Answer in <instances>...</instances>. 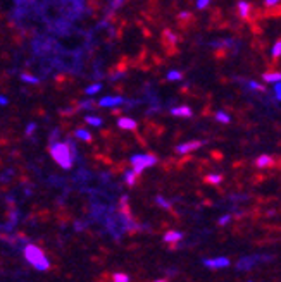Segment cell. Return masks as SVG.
I'll use <instances>...</instances> for the list:
<instances>
[{
    "instance_id": "cell-1",
    "label": "cell",
    "mask_w": 281,
    "mask_h": 282,
    "mask_svg": "<svg viewBox=\"0 0 281 282\" xmlns=\"http://www.w3.org/2000/svg\"><path fill=\"white\" fill-rule=\"evenodd\" d=\"M50 155L62 169H71L72 167V155L74 153H71V145L54 143L50 147Z\"/></svg>"
},
{
    "instance_id": "cell-2",
    "label": "cell",
    "mask_w": 281,
    "mask_h": 282,
    "mask_svg": "<svg viewBox=\"0 0 281 282\" xmlns=\"http://www.w3.org/2000/svg\"><path fill=\"white\" fill-rule=\"evenodd\" d=\"M24 257H26V260L36 268V270L45 272L50 268V263H48L45 253L38 246H35V244H28V246L24 248Z\"/></svg>"
},
{
    "instance_id": "cell-3",
    "label": "cell",
    "mask_w": 281,
    "mask_h": 282,
    "mask_svg": "<svg viewBox=\"0 0 281 282\" xmlns=\"http://www.w3.org/2000/svg\"><path fill=\"white\" fill-rule=\"evenodd\" d=\"M154 163H157V157L148 155V153H140V155L131 157V165H133V171L137 174H142L147 167H152Z\"/></svg>"
},
{
    "instance_id": "cell-4",
    "label": "cell",
    "mask_w": 281,
    "mask_h": 282,
    "mask_svg": "<svg viewBox=\"0 0 281 282\" xmlns=\"http://www.w3.org/2000/svg\"><path fill=\"white\" fill-rule=\"evenodd\" d=\"M200 147H202V141H190V143H183V145H180V147H176V152L188 153V152H193V150H197Z\"/></svg>"
},
{
    "instance_id": "cell-5",
    "label": "cell",
    "mask_w": 281,
    "mask_h": 282,
    "mask_svg": "<svg viewBox=\"0 0 281 282\" xmlns=\"http://www.w3.org/2000/svg\"><path fill=\"white\" fill-rule=\"evenodd\" d=\"M203 265L206 267H211V268H223V267H228L229 265V260L228 258H214V260H203Z\"/></svg>"
},
{
    "instance_id": "cell-6",
    "label": "cell",
    "mask_w": 281,
    "mask_h": 282,
    "mask_svg": "<svg viewBox=\"0 0 281 282\" xmlns=\"http://www.w3.org/2000/svg\"><path fill=\"white\" fill-rule=\"evenodd\" d=\"M123 102H124V98H121V97H106L98 102V105L100 107H117Z\"/></svg>"
},
{
    "instance_id": "cell-7",
    "label": "cell",
    "mask_w": 281,
    "mask_h": 282,
    "mask_svg": "<svg viewBox=\"0 0 281 282\" xmlns=\"http://www.w3.org/2000/svg\"><path fill=\"white\" fill-rule=\"evenodd\" d=\"M261 258H257V257H247V258H242V260L238 262V268L240 270H248V268H252L253 265H256V262H259Z\"/></svg>"
},
{
    "instance_id": "cell-8",
    "label": "cell",
    "mask_w": 281,
    "mask_h": 282,
    "mask_svg": "<svg viewBox=\"0 0 281 282\" xmlns=\"http://www.w3.org/2000/svg\"><path fill=\"white\" fill-rule=\"evenodd\" d=\"M117 126H119L121 129H137V121L130 119V117H121Z\"/></svg>"
},
{
    "instance_id": "cell-9",
    "label": "cell",
    "mask_w": 281,
    "mask_h": 282,
    "mask_svg": "<svg viewBox=\"0 0 281 282\" xmlns=\"http://www.w3.org/2000/svg\"><path fill=\"white\" fill-rule=\"evenodd\" d=\"M171 112H173V116H176V117H192L193 116V112L190 107H176Z\"/></svg>"
},
{
    "instance_id": "cell-10",
    "label": "cell",
    "mask_w": 281,
    "mask_h": 282,
    "mask_svg": "<svg viewBox=\"0 0 281 282\" xmlns=\"http://www.w3.org/2000/svg\"><path fill=\"white\" fill-rule=\"evenodd\" d=\"M238 12H240V16H242L243 19H247L248 14H250V4L245 2V0H242V2L238 4Z\"/></svg>"
},
{
    "instance_id": "cell-11",
    "label": "cell",
    "mask_w": 281,
    "mask_h": 282,
    "mask_svg": "<svg viewBox=\"0 0 281 282\" xmlns=\"http://www.w3.org/2000/svg\"><path fill=\"white\" fill-rule=\"evenodd\" d=\"M257 167H269V165H273V158H271L269 155H262V157H259L257 158Z\"/></svg>"
},
{
    "instance_id": "cell-12",
    "label": "cell",
    "mask_w": 281,
    "mask_h": 282,
    "mask_svg": "<svg viewBox=\"0 0 281 282\" xmlns=\"http://www.w3.org/2000/svg\"><path fill=\"white\" fill-rule=\"evenodd\" d=\"M181 238H183V234H181V233L171 231V233H167V234L164 236V241H166V243H174V241H180Z\"/></svg>"
},
{
    "instance_id": "cell-13",
    "label": "cell",
    "mask_w": 281,
    "mask_h": 282,
    "mask_svg": "<svg viewBox=\"0 0 281 282\" xmlns=\"http://www.w3.org/2000/svg\"><path fill=\"white\" fill-rule=\"evenodd\" d=\"M140 174H137L135 171H130V172H126V176H124V181H126V184L128 186H133L135 183H137V177Z\"/></svg>"
},
{
    "instance_id": "cell-14",
    "label": "cell",
    "mask_w": 281,
    "mask_h": 282,
    "mask_svg": "<svg viewBox=\"0 0 281 282\" xmlns=\"http://www.w3.org/2000/svg\"><path fill=\"white\" fill-rule=\"evenodd\" d=\"M74 136L78 139H81V141H90V139H92V134H90L87 129H76Z\"/></svg>"
},
{
    "instance_id": "cell-15",
    "label": "cell",
    "mask_w": 281,
    "mask_h": 282,
    "mask_svg": "<svg viewBox=\"0 0 281 282\" xmlns=\"http://www.w3.org/2000/svg\"><path fill=\"white\" fill-rule=\"evenodd\" d=\"M281 79V74L279 72H266L264 74V81H267V83H276V81Z\"/></svg>"
},
{
    "instance_id": "cell-16",
    "label": "cell",
    "mask_w": 281,
    "mask_h": 282,
    "mask_svg": "<svg viewBox=\"0 0 281 282\" xmlns=\"http://www.w3.org/2000/svg\"><path fill=\"white\" fill-rule=\"evenodd\" d=\"M221 181H223V176H221V174H209V176H207V183L219 184Z\"/></svg>"
},
{
    "instance_id": "cell-17",
    "label": "cell",
    "mask_w": 281,
    "mask_h": 282,
    "mask_svg": "<svg viewBox=\"0 0 281 282\" xmlns=\"http://www.w3.org/2000/svg\"><path fill=\"white\" fill-rule=\"evenodd\" d=\"M181 78H183V72H181V71L167 72V79H169V81H176V79H181Z\"/></svg>"
},
{
    "instance_id": "cell-18",
    "label": "cell",
    "mask_w": 281,
    "mask_h": 282,
    "mask_svg": "<svg viewBox=\"0 0 281 282\" xmlns=\"http://www.w3.org/2000/svg\"><path fill=\"white\" fill-rule=\"evenodd\" d=\"M216 119L219 122H224V124H228V122L231 121L228 114H224V112H216Z\"/></svg>"
},
{
    "instance_id": "cell-19",
    "label": "cell",
    "mask_w": 281,
    "mask_h": 282,
    "mask_svg": "<svg viewBox=\"0 0 281 282\" xmlns=\"http://www.w3.org/2000/svg\"><path fill=\"white\" fill-rule=\"evenodd\" d=\"M88 122V124H92L95 127H98V126H102V119H98V117H92V116H88L87 119H85Z\"/></svg>"
},
{
    "instance_id": "cell-20",
    "label": "cell",
    "mask_w": 281,
    "mask_h": 282,
    "mask_svg": "<svg viewBox=\"0 0 281 282\" xmlns=\"http://www.w3.org/2000/svg\"><path fill=\"white\" fill-rule=\"evenodd\" d=\"M100 88H102V84H98V83L88 86V88H87V95H95L97 92H100Z\"/></svg>"
},
{
    "instance_id": "cell-21",
    "label": "cell",
    "mask_w": 281,
    "mask_h": 282,
    "mask_svg": "<svg viewBox=\"0 0 281 282\" xmlns=\"http://www.w3.org/2000/svg\"><path fill=\"white\" fill-rule=\"evenodd\" d=\"M279 53H281V42L278 40V42L274 43V47H273V57H274V59H278V57H279Z\"/></svg>"
},
{
    "instance_id": "cell-22",
    "label": "cell",
    "mask_w": 281,
    "mask_h": 282,
    "mask_svg": "<svg viewBox=\"0 0 281 282\" xmlns=\"http://www.w3.org/2000/svg\"><path fill=\"white\" fill-rule=\"evenodd\" d=\"M22 81H26V83H40V79L38 78H35V76H28V74H22Z\"/></svg>"
},
{
    "instance_id": "cell-23",
    "label": "cell",
    "mask_w": 281,
    "mask_h": 282,
    "mask_svg": "<svg viewBox=\"0 0 281 282\" xmlns=\"http://www.w3.org/2000/svg\"><path fill=\"white\" fill-rule=\"evenodd\" d=\"M274 97L279 102V97H281V84H279V81H276V84H274Z\"/></svg>"
},
{
    "instance_id": "cell-24",
    "label": "cell",
    "mask_w": 281,
    "mask_h": 282,
    "mask_svg": "<svg viewBox=\"0 0 281 282\" xmlns=\"http://www.w3.org/2000/svg\"><path fill=\"white\" fill-rule=\"evenodd\" d=\"M114 282H128V275H126V274H116L114 275Z\"/></svg>"
},
{
    "instance_id": "cell-25",
    "label": "cell",
    "mask_w": 281,
    "mask_h": 282,
    "mask_svg": "<svg viewBox=\"0 0 281 282\" xmlns=\"http://www.w3.org/2000/svg\"><path fill=\"white\" fill-rule=\"evenodd\" d=\"M248 86H250L252 90H259V92H266V88H264V86H261V84L253 83V81H250V83H248Z\"/></svg>"
},
{
    "instance_id": "cell-26",
    "label": "cell",
    "mask_w": 281,
    "mask_h": 282,
    "mask_svg": "<svg viewBox=\"0 0 281 282\" xmlns=\"http://www.w3.org/2000/svg\"><path fill=\"white\" fill-rule=\"evenodd\" d=\"M209 6V0H197V7L198 9H206Z\"/></svg>"
},
{
    "instance_id": "cell-27",
    "label": "cell",
    "mask_w": 281,
    "mask_h": 282,
    "mask_svg": "<svg viewBox=\"0 0 281 282\" xmlns=\"http://www.w3.org/2000/svg\"><path fill=\"white\" fill-rule=\"evenodd\" d=\"M35 129H36V124H28V127H26V134H33L35 133Z\"/></svg>"
},
{
    "instance_id": "cell-28",
    "label": "cell",
    "mask_w": 281,
    "mask_h": 282,
    "mask_svg": "<svg viewBox=\"0 0 281 282\" xmlns=\"http://www.w3.org/2000/svg\"><path fill=\"white\" fill-rule=\"evenodd\" d=\"M157 203L161 205V207H164V208H169V203H167L166 200H164V198H161V196L157 198Z\"/></svg>"
},
{
    "instance_id": "cell-29",
    "label": "cell",
    "mask_w": 281,
    "mask_h": 282,
    "mask_svg": "<svg viewBox=\"0 0 281 282\" xmlns=\"http://www.w3.org/2000/svg\"><path fill=\"white\" fill-rule=\"evenodd\" d=\"M279 0H266V6L267 7H273V6H278Z\"/></svg>"
},
{
    "instance_id": "cell-30",
    "label": "cell",
    "mask_w": 281,
    "mask_h": 282,
    "mask_svg": "<svg viewBox=\"0 0 281 282\" xmlns=\"http://www.w3.org/2000/svg\"><path fill=\"white\" fill-rule=\"evenodd\" d=\"M228 220H229V215H226V217H221V219H219V225H224V224H228Z\"/></svg>"
},
{
    "instance_id": "cell-31",
    "label": "cell",
    "mask_w": 281,
    "mask_h": 282,
    "mask_svg": "<svg viewBox=\"0 0 281 282\" xmlns=\"http://www.w3.org/2000/svg\"><path fill=\"white\" fill-rule=\"evenodd\" d=\"M9 103V100L6 98V97H2V95H0V105H7Z\"/></svg>"
}]
</instances>
